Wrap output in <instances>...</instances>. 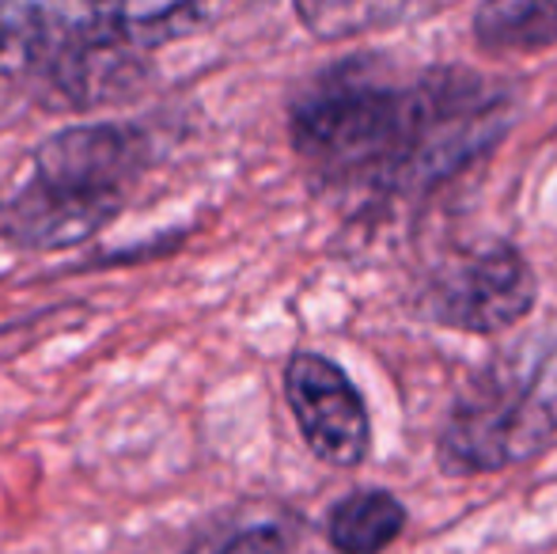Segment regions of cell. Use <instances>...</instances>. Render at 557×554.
I'll list each match as a JSON object with an SVG mask.
<instances>
[{
	"mask_svg": "<svg viewBox=\"0 0 557 554\" xmlns=\"http://www.w3.org/2000/svg\"><path fill=\"white\" fill-rule=\"evenodd\" d=\"M406 509L387 490H357L326 517V540L337 554H383L403 535Z\"/></svg>",
	"mask_w": 557,
	"mask_h": 554,
	"instance_id": "obj_8",
	"label": "cell"
},
{
	"mask_svg": "<svg viewBox=\"0 0 557 554\" xmlns=\"http://www.w3.org/2000/svg\"><path fill=\"white\" fill-rule=\"evenodd\" d=\"M285 399L308 448L331 467H357L372 448V421L352 380L323 354H293Z\"/></svg>",
	"mask_w": 557,
	"mask_h": 554,
	"instance_id": "obj_6",
	"label": "cell"
},
{
	"mask_svg": "<svg viewBox=\"0 0 557 554\" xmlns=\"http://www.w3.org/2000/svg\"><path fill=\"white\" fill-rule=\"evenodd\" d=\"M508 99L470 73L391 84L337 69L296 99L288 134L311 171L383 194L429 190L500 137Z\"/></svg>",
	"mask_w": 557,
	"mask_h": 554,
	"instance_id": "obj_1",
	"label": "cell"
},
{
	"mask_svg": "<svg viewBox=\"0 0 557 554\" xmlns=\"http://www.w3.org/2000/svg\"><path fill=\"white\" fill-rule=\"evenodd\" d=\"M474 38L490 53H539L557 46V0H482Z\"/></svg>",
	"mask_w": 557,
	"mask_h": 554,
	"instance_id": "obj_9",
	"label": "cell"
},
{
	"mask_svg": "<svg viewBox=\"0 0 557 554\" xmlns=\"http://www.w3.org/2000/svg\"><path fill=\"white\" fill-rule=\"evenodd\" d=\"M441 0H296L300 23L323 42L395 30L429 15Z\"/></svg>",
	"mask_w": 557,
	"mask_h": 554,
	"instance_id": "obj_7",
	"label": "cell"
},
{
	"mask_svg": "<svg viewBox=\"0 0 557 554\" xmlns=\"http://www.w3.org/2000/svg\"><path fill=\"white\" fill-rule=\"evenodd\" d=\"M148 46L125 0H0V76L46 84L69 107L114 96Z\"/></svg>",
	"mask_w": 557,
	"mask_h": 554,
	"instance_id": "obj_2",
	"label": "cell"
},
{
	"mask_svg": "<svg viewBox=\"0 0 557 554\" xmlns=\"http://www.w3.org/2000/svg\"><path fill=\"white\" fill-rule=\"evenodd\" d=\"M557 433V346L485 365L447 415L436 459L447 475L505 471L539 456Z\"/></svg>",
	"mask_w": 557,
	"mask_h": 554,
	"instance_id": "obj_4",
	"label": "cell"
},
{
	"mask_svg": "<svg viewBox=\"0 0 557 554\" xmlns=\"http://www.w3.org/2000/svg\"><path fill=\"white\" fill-rule=\"evenodd\" d=\"M293 543V520L270 517V513H232L201 528L186 554H288Z\"/></svg>",
	"mask_w": 557,
	"mask_h": 554,
	"instance_id": "obj_10",
	"label": "cell"
},
{
	"mask_svg": "<svg viewBox=\"0 0 557 554\" xmlns=\"http://www.w3.org/2000/svg\"><path fill=\"white\" fill-rule=\"evenodd\" d=\"M148 163V137L137 126L61 130L35 152V171L8 206L4 232L30 251H58L96 236L122 213Z\"/></svg>",
	"mask_w": 557,
	"mask_h": 554,
	"instance_id": "obj_3",
	"label": "cell"
},
{
	"mask_svg": "<svg viewBox=\"0 0 557 554\" xmlns=\"http://www.w3.org/2000/svg\"><path fill=\"white\" fill-rule=\"evenodd\" d=\"M539 300L535 270L512 244H482L451 255L429 281V311L462 334H500Z\"/></svg>",
	"mask_w": 557,
	"mask_h": 554,
	"instance_id": "obj_5",
	"label": "cell"
}]
</instances>
